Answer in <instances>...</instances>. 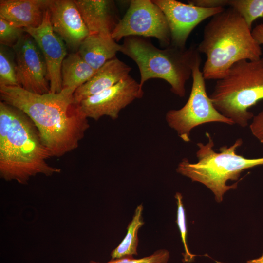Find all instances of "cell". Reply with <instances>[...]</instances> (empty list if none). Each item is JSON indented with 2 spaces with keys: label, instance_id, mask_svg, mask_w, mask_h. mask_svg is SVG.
Masks as SVG:
<instances>
[{
  "label": "cell",
  "instance_id": "cell-15",
  "mask_svg": "<svg viewBox=\"0 0 263 263\" xmlns=\"http://www.w3.org/2000/svg\"><path fill=\"white\" fill-rule=\"evenodd\" d=\"M89 34H111L120 20L114 2L110 0H74Z\"/></svg>",
  "mask_w": 263,
  "mask_h": 263
},
{
  "label": "cell",
  "instance_id": "cell-18",
  "mask_svg": "<svg viewBox=\"0 0 263 263\" xmlns=\"http://www.w3.org/2000/svg\"><path fill=\"white\" fill-rule=\"evenodd\" d=\"M96 71L90 66L77 52L66 56L61 67L62 89L75 91L89 80Z\"/></svg>",
  "mask_w": 263,
  "mask_h": 263
},
{
  "label": "cell",
  "instance_id": "cell-12",
  "mask_svg": "<svg viewBox=\"0 0 263 263\" xmlns=\"http://www.w3.org/2000/svg\"><path fill=\"white\" fill-rule=\"evenodd\" d=\"M38 46L45 59L50 83V92L57 93L62 88L61 67L67 55L64 42L53 30L48 9L41 24L37 28H24Z\"/></svg>",
  "mask_w": 263,
  "mask_h": 263
},
{
  "label": "cell",
  "instance_id": "cell-4",
  "mask_svg": "<svg viewBox=\"0 0 263 263\" xmlns=\"http://www.w3.org/2000/svg\"><path fill=\"white\" fill-rule=\"evenodd\" d=\"M120 52L132 59L140 74V85L152 78L167 82L170 90L182 97L185 84L192 76V67L200 56L196 46L182 49L170 45L164 49L154 46L146 38L130 36L120 44Z\"/></svg>",
  "mask_w": 263,
  "mask_h": 263
},
{
  "label": "cell",
  "instance_id": "cell-23",
  "mask_svg": "<svg viewBox=\"0 0 263 263\" xmlns=\"http://www.w3.org/2000/svg\"><path fill=\"white\" fill-rule=\"evenodd\" d=\"M175 198L177 200V204L176 223L180 232L182 241L185 250V254H183L184 257L183 261L190 262L193 260L194 257L196 255L192 254L189 252L187 244V229L185 209L182 201L183 197L180 193L177 192Z\"/></svg>",
  "mask_w": 263,
  "mask_h": 263
},
{
  "label": "cell",
  "instance_id": "cell-1",
  "mask_svg": "<svg viewBox=\"0 0 263 263\" xmlns=\"http://www.w3.org/2000/svg\"><path fill=\"white\" fill-rule=\"evenodd\" d=\"M75 91L38 94L20 86H0V101L24 113L37 128L51 157L76 149L89 128L88 118L74 102Z\"/></svg>",
  "mask_w": 263,
  "mask_h": 263
},
{
  "label": "cell",
  "instance_id": "cell-24",
  "mask_svg": "<svg viewBox=\"0 0 263 263\" xmlns=\"http://www.w3.org/2000/svg\"><path fill=\"white\" fill-rule=\"evenodd\" d=\"M169 257V252L166 249H159L152 255L140 259L133 257H127L117 259H112L106 263H167ZM90 263H100L91 261Z\"/></svg>",
  "mask_w": 263,
  "mask_h": 263
},
{
  "label": "cell",
  "instance_id": "cell-21",
  "mask_svg": "<svg viewBox=\"0 0 263 263\" xmlns=\"http://www.w3.org/2000/svg\"><path fill=\"white\" fill-rule=\"evenodd\" d=\"M228 6L234 9L251 29L256 19L263 18V0H228Z\"/></svg>",
  "mask_w": 263,
  "mask_h": 263
},
{
  "label": "cell",
  "instance_id": "cell-20",
  "mask_svg": "<svg viewBox=\"0 0 263 263\" xmlns=\"http://www.w3.org/2000/svg\"><path fill=\"white\" fill-rule=\"evenodd\" d=\"M0 86H19L14 52L2 45L0 46Z\"/></svg>",
  "mask_w": 263,
  "mask_h": 263
},
{
  "label": "cell",
  "instance_id": "cell-10",
  "mask_svg": "<svg viewBox=\"0 0 263 263\" xmlns=\"http://www.w3.org/2000/svg\"><path fill=\"white\" fill-rule=\"evenodd\" d=\"M140 83L129 75L114 86L79 103L78 106L87 118L98 120L103 116L116 119L121 110L134 100L143 97Z\"/></svg>",
  "mask_w": 263,
  "mask_h": 263
},
{
  "label": "cell",
  "instance_id": "cell-19",
  "mask_svg": "<svg viewBox=\"0 0 263 263\" xmlns=\"http://www.w3.org/2000/svg\"><path fill=\"white\" fill-rule=\"evenodd\" d=\"M143 206L138 205L135 210L132 220L129 224L127 234L118 246L111 252L112 259H117L137 255L138 244V232L144 224L142 217Z\"/></svg>",
  "mask_w": 263,
  "mask_h": 263
},
{
  "label": "cell",
  "instance_id": "cell-13",
  "mask_svg": "<svg viewBox=\"0 0 263 263\" xmlns=\"http://www.w3.org/2000/svg\"><path fill=\"white\" fill-rule=\"evenodd\" d=\"M49 10L53 31L72 49L78 50L89 30L74 0H51Z\"/></svg>",
  "mask_w": 263,
  "mask_h": 263
},
{
  "label": "cell",
  "instance_id": "cell-2",
  "mask_svg": "<svg viewBox=\"0 0 263 263\" xmlns=\"http://www.w3.org/2000/svg\"><path fill=\"white\" fill-rule=\"evenodd\" d=\"M51 154L29 117L19 109L0 102V175L6 181L26 184L38 174L61 172L49 165Z\"/></svg>",
  "mask_w": 263,
  "mask_h": 263
},
{
  "label": "cell",
  "instance_id": "cell-17",
  "mask_svg": "<svg viewBox=\"0 0 263 263\" xmlns=\"http://www.w3.org/2000/svg\"><path fill=\"white\" fill-rule=\"evenodd\" d=\"M121 45L111 34H89L80 45L77 52L94 70L97 71L108 61L116 57Z\"/></svg>",
  "mask_w": 263,
  "mask_h": 263
},
{
  "label": "cell",
  "instance_id": "cell-3",
  "mask_svg": "<svg viewBox=\"0 0 263 263\" xmlns=\"http://www.w3.org/2000/svg\"><path fill=\"white\" fill-rule=\"evenodd\" d=\"M197 49L207 57L202 70L205 80L221 79L236 62L258 60L262 55L251 29L230 7L211 17Z\"/></svg>",
  "mask_w": 263,
  "mask_h": 263
},
{
  "label": "cell",
  "instance_id": "cell-22",
  "mask_svg": "<svg viewBox=\"0 0 263 263\" xmlns=\"http://www.w3.org/2000/svg\"><path fill=\"white\" fill-rule=\"evenodd\" d=\"M25 33L24 28L17 27L0 17V45L12 48Z\"/></svg>",
  "mask_w": 263,
  "mask_h": 263
},
{
  "label": "cell",
  "instance_id": "cell-7",
  "mask_svg": "<svg viewBox=\"0 0 263 263\" xmlns=\"http://www.w3.org/2000/svg\"><path fill=\"white\" fill-rule=\"evenodd\" d=\"M201 62L200 56L192 67V84L187 102L181 108L169 110L166 114L168 125L185 142L190 141L191 132L198 126L211 122L234 124L215 108L207 95L205 79L200 68Z\"/></svg>",
  "mask_w": 263,
  "mask_h": 263
},
{
  "label": "cell",
  "instance_id": "cell-14",
  "mask_svg": "<svg viewBox=\"0 0 263 263\" xmlns=\"http://www.w3.org/2000/svg\"><path fill=\"white\" fill-rule=\"evenodd\" d=\"M51 0H0V17L20 28H37L43 20Z\"/></svg>",
  "mask_w": 263,
  "mask_h": 263
},
{
  "label": "cell",
  "instance_id": "cell-9",
  "mask_svg": "<svg viewBox=\"0 0 263 263\" xmlns=\"http://www.w3.org/2000/svg\"><path fill=\"white\" fill-rule=\"evenodd\" d=\"M12 49L19 86L33 93H50L46 64L34 38L25 32Z\"/></svg>",
  "mask_w": 263,
  "mask_h": 263
},
{
  "label": "cell",
  "instance_id": "cell-5",
  "mask_svg": "<svg viewBox=\"0 0 263 263\" xmlns=\"http://www.w3.org/2000/svg\"><path fill=\"white\" fill-rule=\"evenodd\" d=\"M208 142L197 143L196 155L198 161L191 163L183 158L178 165L176 171L192 181L203 184L211 190L218 202L223 200L224 194L228 190L236 189L238 182L228 185V180H237L241 172L248 169L263 165V157L247 158L237 153L243 141L236 139L230 146L224 145L219 152L214 150V143L210 134L206 132Z\"/></svg>",
  "mask_w": 263,
  "mask_h": 263
},
{
  "label": "cell",
  "instance_id": "cell-26",
  "mask_svg": "<svg viewBox=\"0 0 263 263\" xmlns=\"http://www.w3.org/2000/svg\"><path fill=\"white\" fill-rule=\"evenodd\" d=\"M188 3L205 8H224L228 6V0H192Z\"/></svg>",
  "mask_w": 263,
  "mask_h": 263
},
{
  "label": "cell",
  "instance_id": "cell-27",
  "mask_svg": "<svg viewBox=\"0 0 263 263\" xmlns=\"http://www.w3.org/2000/svg\"><path fill=\"white\" fill-rule=\"evenodd\" d=\"M252 34L256 41L261 45L263 44V24L256 25L252 30Z\"/></svg>",
  "mask_w": 263,
  "mask_h": 263
},
{
  "label": "cell",
  "instance_id": "cell-25",
  "mask_svg": "<svg viewBox=\"0 0 263 263\" xmlns=\"http://www.w3.org/2000/svg\"><path fill=\"white\" fill-rule=\"evenodd\" d=\"M249 127L252 134L263 144V110L254 116Z\"/></svg>",
  "mask_w": 263,
  "mask_h": 263
},
{
  "label": "cell",
  "instance_id": "cell-6",
  "mask_svg": "<svg viewBox=\"0 0 263 263\" xmlns=\"http://www.w3.org/2000/svg\"><path fill=\"white\" fill-rule=\"evenodd\" d=\"M209 97L221 114L234 124L246 127L254 116L249 109L263 99V57L234 63L216 80Z\"/></svg>",
  "mask_w": 263,
  "mask_h": 263
},
{
  "label": "cell",
  "instance_id": "cell-28",
  "mask_svg": "<svg viewBox=\"0 0 263 263\" xmlns=\"http://www.w3.org/2000/svg\"><path fill=\"white\" fill-rule=\"evenodd\" d=\"M247 263H263V253L261 257L260 258L252 260H249L247 261Z\"/></svg>",
  "mask_w": 263,
  "mask_h": 263
},
{
  "label": "cell",
  "instance_id": "cell-8",
  "mask_svg": "<svg viewBox=\"0 0 263 263\" xmlns=\"http://www.w3.org/2000/svg\"><path fill=\"white\" fill-rule=\"evenodd\" d=\"M117 42L130 36L155 38L161 45L171 44L169 24L161 9L150 0H132L125 14L111 33Z\"/></svg>",
  "mask_w": 263,
  "mask_h": 263
},
{
  "label": "cell",
  "instance_id": "cell-11",
  "mask_svg": "<svg viewBox=\"0 0 263 263\" xmlns=\"http://www.w3.org/2000/svg\"><path fill=\"white\" fill-rule=\"evenodd\" d=\"M167 19L171 45L184 49L193 30L204 20L223 11L225 8H205L175 0H152Z\"/></svg>",
  "mask_w": 263,
  "mask_h": 263
},
{
  "label": "cell",
  "instance_id": "cell-16",
  "mask_svg": "<svg viewBox=\"0 0 263 263\" xmlns=\"http://www.w3.org/2000/svg\"><path fill=\"white\" fill-rule=\"evenodd\" d=\"M132 68L116 57L100 68L87 82L77 88L74 94V102L82 100L114 86L129 75Z\"/></svg>",
  "mask_w": 263,
  "mask_h": 263
}]
</instances>
